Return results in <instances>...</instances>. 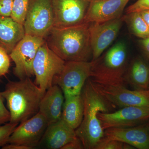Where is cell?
I'll return each instance as SVG.
<instances>
[{
    "instance_id": "obj_5",
    "label": "cell",
    "mask_w": 149,
    "mask_h": 149,
    "mask_svg": "<svg viewBox=\"0 0 149 149\" xmlns=\"http://www.w3.org/2000/svg\"><path fill=\"white\" fill-rule=\"evenodd\" d=\"M89 80L93 88L112 108L149 107L148 90H130L125 85H106Z\"/></svg>"
},
{
    "instance_id": "obj_12",
    "label": "cell",
    "mask_w": 149,
    "mask_h": 149,
    "mask_svg": "<svg viewBox=\"0 0 149 149\" xmlns=\"http://www.w3.org/2000/svg\"><path fill=\"white\" fill-rule=\"evenodd\" d=\"M49 123L38 112L29 119L19 123L9 139L8 144H18L36 148L42 138Z\"/></svg>"
},
{
    "instance_id": "obj_1",
    "label": "cell",
    "mask_w": 149,
    "mask_h": 149,
    "mask_svg": "<svg viewBox=\"0 0 149 149\" xmlns=\"http://www.w3.org/2000/svg\"><path fill=\"white\" fill-rule=\"evenodd\" d=\"M90 23L71 27H54L46 37L49 47L66 61H89L93 58Z\"/></svg>"
},
{
    "instance_id": "obj_25",
    "label": "cell",
    "mask_w": 149,
    "mask_h": 149,
    "mask_svg": "<svg viewBox=\"0 0 149 149\" xmlns=\"http://www.w3.org/2000/svg\"><path fill=\"white\" fill-rule=\"evenodd\" d=\"M10 59L7 52L0 47V77L8 72L10 67Z\"/></svg>"
},
{
    "instance_id": "obj_13",
    "label": "cell",
    "mask_w": 149,
    "mask_h": 149,
    "mask_svg": "<svg viewBox=\"0 0 149 149\" xmlns=\"http://www.w3.org/2000/svg\"><path fill=\"white\" fill-rule=\"evenodd\" d=\"M123 22L122 17L100 22H92L89 32L93 58H98L117 37Z\"/></svg>"
},
{
    "instance_id": "obj_15",
    "label": "cell",
    "mask_w": 149,
    "mask_h": 149,
    "mask_svg": "<svg viewBox=\"0 0 149 149\" xmlns=\"http://www.w3.org/2000/svg\"><path fill=\"white\" fill-rule=\"evenodd\" d=\"M76 137L75 130L61 118L48 124L36 148L62 149Z\"/></svg>"
},
{
    "instance_id": "obj_30",
    "label": "cell",
    "mask_w": 149,
    "mask_h": 149,
    "mask_svg": "<svg viewBox=\"0 0 149 149\" xmlns=\"http://www.w3.org/2000/svg\"><path fill=\"white\" fill-rule=\"evenodd\" d=\"M141 45L146 57L149 61V37L146 39H142Z\"/></svg>"
},
{
    "instance_id": "obj_21",
    "label": "cell",
    "mask_w": 149,
    "mask_h": 149,
    "mask_svg": "<svg viewBox=\"0 0 149 149\" xmlns=\"http://www.w3.org/2000/svg\"><path fill=\"white\" fill-rule=\"evenodd\" d=\"M121 17L123 21H125L128 25L130 32L136 37L142 39L149 37V27L140 12L126 13Z\"/></svg>"
},
{
    "instance_id": "obj_29",
    "label": "cell",
    "mask_w": 149,
    "mask_h": 149,
    "mask_svg": "<svg viewBox=\"0 0 149 149\" xmlns=\"http://www.w3.org/2000/svg\"><path fill=\"white\" fill-rule=\"evenodd\" d=\"M84 146L82 141L78 137L65 146L62 149H83Z\"/></svg>"
},
{
    "instance_id": "obj_14",
    "label": "cell",
    "mask_w": 149,
    "mask_h": 149,
    "mask_svg": "<svg viewBox=\"0 0 149 149\" xmlns=\"http://www.w3.org/2000/svg\"><path fill=\"white\" fill-rule=\"evenodd\" d=\"M104 138L121 141L135 149H149V121L133 127L107 128Z\"/></svg>"
},
{
    "instance_id": "obj_4",
    "label": "cell",
    "mask_w": 149,
    "mask_h": 149,
    "mask_svg": "<svg viewBox=\"0 0 149 149\" xmlns=\"http://www.w3.org/2000/svg\"><path fill=\"white\" fill-rule=\"evenodd\" d=\"M92 81L109 85H125V75L128 67L127 48L118 42L104 54L92 61Z\"/></svg>"
},
{
    "instance_id": "obj_6",
    "label": "cell",
    "mask_w": 149,
    "mask_h": 149,
    "mask_svg": "<svg viewBox=\"0 0 149 149\" xmlns=\"http://www.w3.org/2000/svg\"><path fill=\"white\" fill-rule=\"evenodd\" d=\"M65 61L48 47L46 41L39 48L33 63L35 84L44 93L53 85L54 78L61 72Z\"/></svg>"
},
{
    "instance_id": "obj_11",
    "label": "cell",
    "mask_w": 149,
    "mask_h": 149,
    "mask_svg": "<svg viewBox=\"0 0 149 149\" xmlns=\"http://www.w3.org/2000/svg\"><path fill=\"white\" fill-rule=\"evenodd\" d=\"M92 0H52L54 27L63 28L85 22Z\"/></svg>"
},
{
    "instance_id": "obj_7",
    "label": "cell",
    "mask_w": 149,
    "mask_h": 149,
    "mask_svg": "<svg viewBox=\"0 0 149 149\" xmlns=\"http://www.w3.org/2000/svg\"><path fill=\"white\" fill-rule=\"evenodd\" d=\"M52 0H29L24 24L25 35L45 39L54 27Z\"/></svg>"
},
{
    "instance_id": "obj_22",
    "label": "cell",
    "mask_w": 149,
    "mask_h": 149,
    "mask_svg": "<svg viewBox=\"0 0 149 149\" xmlns=\"http://www.w3.org/2000/svg\"><path fill=\"white\" fill-rule=\"evenodd\" d=\"M29 0H13L10 17L24 26L29 6Z\"/></svg>"
},
{
    "instance_id": "obj_9",
    "label": "cell",
    "mask_w": 149,
    "mask_h": 149,
    "mask_svg": "<svg viewBox=\"0 0 149 149\" xmlns=\"http://www.w3.org/2000/svg\"><path fill=\"white\" fill-rule=\"evenodd\" d=\"M45 41L40 37L25 35L9 54L15 64L14 74L19 80L34 75L33 62L38 49Z\"/></svg>"
},
{
    "instance_id": "obj_2",
    "label": "cell",
    "mask_w": 149,
    "mask_h": 149,
    "mask_svg": "<svg viewBox=\"0 0 149 149\" xmlns=\"http://www.w3.org/2000/svg\"><path fill=\"white\" fill-rule=\"evenodd\" d=\"M1 93L10 113L9 122L17 124L37 114L45 94L30 77L18 81H9Z\"/></svg>"
},
{
    "instance_id": "obj_26",
    "label": "cell",
    "mask_w": 149,
    "mask_h": 149,
    "mask_svg": "<svg viewBox=\"0 0 149 149\" xmlns=\"http://www.w3.org/2000/svg\"><path fill=\"white\" fill-rule=\"evenodd\" d=\"M147 9H149V0H137L136 2L127 8L126 12L128 13L139 12Z\"/></svg>"
},
{
    "instance_id": "obj_18",
    "label": "cell",
    "mask_w": 149,
    "mask_h": 149,
    "mask_svg": "<svg viewBox=\"0 0 149 149\" xmlns=\"http://www.w3.org/2000/svg\"><path fill=\"white\" fill-rule=\"evenodd\" d=\"M25 35L23 25L10 17L0 16V47L9 54Z\"/></svg>"
},
{
    "instance_id": "obj_23",
    "label": "cell",
    "mask_w": 149,
    "mask_h": 149,
    "mask_svg": "<svg viewBox=\"0 0 149 149\" xmlns=\"http://www.w3.org/2000/svg\"><path fill=\"white\" fill-rule=\"evenodd\" d=\"M132 146L123 142L104 138L96 146L95 149H133Z\"/></svg>"
},
{
    "instance_id": "obj_24",
    "label": "cell",
    "mask_w": 149,
    "mask_h": 149,
    "mask_svg": "<svg viewBox=\"0 0 149 149\" xmlns=\"http://www.w3.org/2000/svg\"><path fill=\"white\" fill-rule=\"evenodd\" d=\"M18 124L9 122L0 126V147L8 144L9 137Z\"/></svg>"
},
{
    "instance_id": "obj_27",
    "label": "cell",
    "mask_w": 149,
    "mask_h": 149,
    "mask_svg": "<svg viewBox=\"0 0 149 149\" xmlns=\"http://www.w3.org/2000/svg\"><path fill=\"white\" fill-rule=\"evenodd\" d=\"M4 100L0 92V124H5L10 120V113L4 104Z\"/></svg>"
},
{
    "instance_id": "obj_17",
    "label": "cell",
    "mask_w": 149,
    "mask_h": 149,
    "mask_svg": "<svg viewBox=\"0 0 149 149\" xmlns=\"http://www.w3.org/2000/svg\"><path fill=\"white\" fill-rule=\"evenodd\" d=\"M64 96L61 88L53 85L46 91L39 106V112L47 120L49 124L61 118Z\"/></svg>"
},
{
    "instance_id": "obj_33",
    "label": "cell",
    "mask_w": 149,
    "mask_h": 149,
    "mask_svg": "<svg viewBox=\"0 0 149 149\" xmlns=\"http://www.w3.org/2000/svg\"><path fill=\"white\" fill-rule=\"evenodd\" d=\"M148 91H149V86L148 89Z\"/></svg>"
},
{
    "instance_id": "obj_31",
    "label": "cell",
    "mask_w": 149,
    "mask_h": 149,
    "mask_svg": "<svg viewBox=\"0 0 149 149\" xmlns=\"http://www.w3.org/2000/svg\"><path fill=\"white\" fill-rule=\"evenodd\" d=\"M3 149H31L29 147L18 144H7L3 147Z\"/></svg>"
},
{
    "instance_id": "obj_19",
    "label": "cell",
    "mask_w": 149,
    "mask_h": 149,
    "mask_svg": "<svg viewBox=\"0 0 149 149\" xmlns=\"http://www.w3.org/2000/svg\"><path fill=\"white\" fill-rule=\"evenodd\" d=\"M125 84L135 90L148 91L149 86V64L141 57L133 59L128 65L124 75Z\"/></svg>"
},
{
    "instance_id": "obj_32",
    "label": "cell",
    "mask_w": 149,
    "mask_h": 149,
    "mask_svg": "<svg viewBox=\"0 0 149 149\" xmlns=\"http://www.w3.org/2000/svg\"><path fill=\"white\" fill-rule=\"evenodd\" d=\"M139 12L149 27V9L143 10Z\"/></svg>"
},
{
    "instance_id": "obj_3",
    "label": "cell",
    "mask_w": 149,
    "mask_h": 149,
    "mask_svg": "<svg viewBox=\"0 0 149 149\" xmlns=\"http://www.w3.org/2000/svg\"><path fill=\"white\" fill-rule=\"evenodd\" d=\"M81 95L84 102L83 120L75 130L85 149H95L103 139L104 130L97 117L99 112H109L113 108L93 88L88 78L83 88Z\"/></svg>"
},
{
    "instance_id": "obj_10",
    "label": "cell",
    "mask_w": 149,
    "mask_h": 149,
    "mask_svg": "<svg viewBox=\"0 0 149 149\" xmlns=\"http://www.w3.org/2000/svg\"><path fill=\"white\" fill-rule=\"evenodd\" d=\"M97 117L104 130L141 125L149 121V107L129 106L116 111L99 112Z\"/></svg>"
},
{
    "instance_id": "obj_16",
    "label": "cell",
    "mask_w": 149,
    "mask_h": 149,
    "mask_svg": "<svg viewBox=\"0 0 149 149\" xmlns=\"http://www.w3.org/2000/svg\"><path fill=\"white\" fill-rule=\"evenodd\" d=\"M131 0H92L85 17V23L103 22L120 18Z\"/></svg>"
},
{
    "instance_id": "obj_8",
    "label": "cell",
    "mask_w": 149,
    "mask_h": 149,
    "mask_svg": "<svg viewBox=\"0 0 149 149\" xmlns=\"http://www.w3.org/2000/svg\"><path fill=\"white\" fill-rule=\"evenodd\" d=\"M92 66V61L65 62L62 71L54 78L53 85L61 88L64 97L79 95L91 77Z\"/></svg>"
},
{
    "instance_id": "obj_28",
    "label": "cell",
    "mask_w": 149,
    "mask_h": 149,
    "mask_svg": "<svg viewBox=\"0 0 149 149\" xmlns=\"http://www.w3.org/2000/svg\"><path fill=\"white\" fill-rule=\"evenodd\" d=\"M13 0H0V16L11 17Z\"/></svg>"
},
{
    "instance_id": "obj_20",
    "label": "cell",
    "mask_w": 149,
    "mask_h": 149,
    "mask_svg": "<svg viewBox=\"0 0 149 149\" xmlns=\"http://www.w3.org/2000/svg\"><path fill=\"white\" fill-rule=\"evenodd\" d=\"M64 98L61 118L75 130L83 120L84 105L83 97L81 93Z\"/></svg>"
}]
</instances>
